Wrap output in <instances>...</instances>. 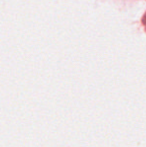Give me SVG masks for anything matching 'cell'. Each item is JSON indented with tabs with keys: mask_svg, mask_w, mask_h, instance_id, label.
Instances as JSON below:
<instances>
[{
	"mask_svg": "<svg viewBox=\"0 0 146 147\" xmlns=\"http://www.w3.org/2000/svg\"><path fill=\"white\" fill-rule=\"evenodd\" d=\"M142 22H143V24H144V26L146 27V13L144 14V16H143V18H142Z\"/></svg>",
	"mask_w": 146,
	"mask_h": 147,
	"instance_id": "6da1fadb",
	"label": "cell"
}]
</instances>
